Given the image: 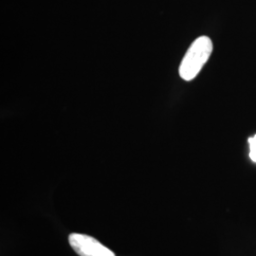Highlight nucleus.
<instances>
[{"instance_id": "1", "label": "nucleus", "mask_w": 256, "mask_h": 256, "mask_svg": "<svg viewBox=\"0 0 256 256\" xmlns=\"http://www.w3.org/2000/svg\"><path fill=\"white\" fill-rule=\"evenodd\" d=\"M212 52V42L208 36H200L192 43L184 55L180 66V75L185 81H191L200 72Z\"/></svg>"}, {"instance_id": "2", "label": "nucleus", "mask_w": 256, "mask_h": 256, "mask_svg": "<svg viewBox=\"0 0 256 256\" xmlns=\"http://www.w3.org/2000/svg\"><path fill=\"white\" fill-rule=\"evenodd\" d=\"M68 241L74 252L80 256H115L108 248L104 247L95 238L82 234H72Z\"/></svg>"}, {"instance_id": "3", "label": "nucleus", "mask_w": 256, "mask_h": 256, "mask_svg": "<svg viewBox=\"0 0 256 256\" xmlns=\"http://www.w3.org/2000/svg\"><path fill=\"white\" fill-rule=\"evenodd\" d=\"M248 144H250V158L254 162H256V135L248 138Z\"/></svg>"}]
</instances>
